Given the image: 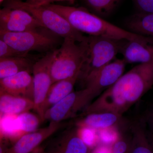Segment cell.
I'll return each mask as SVG.
<instances>
[{
	"instance_id": "36",
	"label": "cell",
	"mask_w": 153,
	"mask_h": 153,
	"mask_svg": "<svg viewBox=\"0 0 153 153\" xmlns=\"http://www.w3.org/2000/svg\"><path fill=\"white\" fill-rule=\"evenodd\" d=\"M7 1H8V0H7Z\"/></svg>"
},
{
	"instance_id": "20",
	"label": "cell",
	"mask_w": 153,
	"mask_h": 153,
	"mask_svg": "<svg viewBox=\"0 0 153 153\" xmlns=\"http://www.w3.org/2000/svg\"><path fill=\"white\" fill-rule=\"evenodd\" d=\"M32 66L25 57H0V80L22 70H32Z\"/></svg>"
},
{
	"instance_id": "11",
	"label": "cell",
	"mask_w": 153,
	"mask_h": 153,
	"mask_svg": "<svg viewBox=\"0 0 153 153\" xmlns=\"http://www.w3.org/2000/svg\"><path fill=\"white\" fill-rule=\"evenodd\" d=\"M64 126V123L50 122L45 127L19 137L12 146L7 148L5 153H30L41 146L44 141L60 130Z\"/></svg>"
},
{
	"instance_id": "7",
	"label": "cell",
	"mask_w": 153,
	"mask_h": 153,
	"mask_svg": "<svg viewBox=\"0 0 153 153\" xmlns=\"http://www.w3.org/2000/svg\"><path fill=\"white\" fill-rule=\"evenodd\" d=\"M56 50L57 49H54L48 52L32 66L34 110L42 122L45 121L44 107L45 101L49 89L53 84L50 66Z\"/></svg>"
},
{
	"instance_id": "34",
	"label": "cell",
	"mask_w": 153,
	"mask_h": 153,
	"mask_svg": "<svg viewBox=\"0 0 153 153\" xmlns=\"http://www.w3.org/2000/svg\"><path fill=\"white\" fill-rule=\"evenodd\" d=\"M2 116L3 115H2L1 114H0V126H1V121L2 117ZM0 133H1V132H0Z\"/></svg>"
},
{
	"instance_id": "14",
	"label": "cell",
	"mask_w": 153,
	"mask_h": 153,
	"mask_svg": "<svg viewBox=\"0 0 153 153\" xmlns=\"http://www.w3.org/2000/svg\"><path fill=\"white\" fill-rule=\"evenodd\" d=\"M120 53L126 63H148L153 59V44L123 40Z\"/></svg>"
},
{
	"instance_id": "35",
	"label": "cell",
	"mask_w": 153,
	"mask_h": 153,
	"mask_svg": "<svg viewBox=\"0 0 153 153\" xmlns=\"http://www.w3.org/2000/svg\"><path fill=\"white\" fill-rule=\"evenodd\" d=\"M4 0H0V4H1V3H2L3 2V1H4Z\"/></svg>"
},
{
	"instance_id": "28",
	"label": "cell",
	"mask_w": 153,
	"mask_h": 153,
	"mask_svg": "<svg viewBox=\"0 0 153 153\" xmlns=\"http://www.w3.org/2000/svg\"><path fill=\"white\" fill-rule=\"evenodd\" d=\"M12 56L25 57L24 55L13 51L5 42L0 39V57Z\"/></svg>"
},
{
	"instance_id": "13",
	"label": "cell",
	"mask_w": 153,
	"mask_h": 153,
	"mask_svg": "<svg viewBox=\"0 0 153 153\" xmlns=\"http://www.w3.org/2000/svg\"><path fill=\"white\" fill-rule=\"evenodd\" d=\"M32 70H22L0 80V87L13 95L33 100V82Z\"/></svg>"
},
{
	"instance_id": "33",
	"label": "cell",
	"mask_w": 153,
	"mask_h": 153,
	"mask_svg": "<svg viewBox=\"0 0 153 153\" xmlns=\"http://www.w3.org/2000/svg\"><path fill=\"white\" fill-rule=\"evenodd\" d=\"M76 0H51L50 4H53L55 2H68L71 4H74Z\"/></svg>"
},
{
	"instance_id": "29",
	"label": "cell",
	"mask_w": 153,
	"mask_h": 153,
	"mask_svg": "<svg viewBox=\"0 0 153 153\" xmlns=\"http://www.w3.org/2000/svg\"><path fill=\"white\" fill-rule=\"evenodd\" d=\"M89 153H113L111 146L100 144L91 150Z\"/></svg>"
},
{
	"instance_id": "3",
	"label": "cell",
	"mask_w": 153,
	"mask_h": 153,
	"mask_svg": "<svg viewBox=\"0 0 153 153\" xmlns=\"http://www.w3.org/2000/svg\"><path fill=\"white\" fill-rule=\"evenodd\" d=\"M123 40L102 36H85L80 42L84 49L85 60L79 79L85 81L111 62L120 53Z\"/></svg>"
},
{
	"instance_id": "22",
	"label": "cell",
	"mask_w": 153,
	"mask_h": 153,
	"mask_svg": "<svg viewBox=\"0 0 153 153\" xmlns=\"http://www.w3.org/2000/svg\"><path fill=\"white\" fill-rule=\"evenodd\" d=\"M20 130L23 135L36 131L42 123L38 114L36 115L30 111H26L17 114Z\"/></svg>"
},
{
	"instance_id": "2",
	"label": "cell",
	"mask_w": 153,
	"mask_h": 153,
	"mask_svg": "<svg viewBox=\"0 0 153 153\" xmlns=\"http://www.w3.org/2000/svg\"><path fill=\"white\" fill-rule=\"evenodd\" d=\"M44 6L63 16L75 30L80 33H86L91 36L153 44V38L140 36L122 29L92 13L85 8L54 3Z\"/></svg>"
},
{
	"instance_id": "6",
	"label": "cell",
	"mask_w": 153,
	"mask_h": 153,
	"mask_svg": "<svg viewBox=\"0 0 153 153\" xmlns=\"http://www.w3.org/2000/svg\"><path fill=\"white\" fill-rule=\"evenodd\" d=\"M70 38L63 39L50 66L53 83L75 76L81 71L85 60L83 47Z\"/></svg>"
},
{
	"instance_id": "26",
	"label": "cell",
	"mask_w": 153,
	"mask_h": 153,
	"mask_svg": "<svg viewBox=\"0 0 153 153\" xmlns=\"http://www.w3.org/2000/svg\"><path fill=\"white\" fill-rule=\"evenodd\" d=\"M138 13H153V0H132Z\"/></svg>"
},
{
	"instance_id": "16",
	"label": "cell",
	"mask_w": 153,
	"mask_h": 153,
	"mask_svg": "<svg viewBox=\"0 0 153 153\" xmlns=\"http://www.w3.org/2000/svg\"><path fill=\"white\" fill-rule=\"evenodd\" d=\"M32 100L13 95L0 87V114H19L34 109Z\"/></svg>"
},
{
	"instance_id": "24",
	"label": "cell",
	"mask_w": 153,
	"mask_h": 153,
	"mask_svg": "<svg viewBox=\"0 0 153 153\" xmlns=\"http://www.w3.org/2000/svg\"><path fill=\"white\" fill-rule=\"evenodd\" d=\"M100 144L112 146L120 138V133L117 127L97 130Z\"/></svg>"
},
{
	"instance_id": "12",
	"label": "cell",
	"mask_w": 153,
	"mask_h": 153,
	"mask_svg": "<svg viewBox=\"0 0 153 153\" xmlns=\"http://www.w3.org/2000/svg\"><path fill=\"white\" fill-rule=\"evenodd\" d=\"M49 152L47 153H89L90 150L79 137L76 126L58 134Z\"/></svg>"
},
{
	"instance_id": "18",
	"label": "cell",
	"mask_w": 153,
	"mask_h": 153,
	"mask_svg": "<svg viewBox=\"0 0 153 153\" xmlns=\"http://www.w3.org/2000/svg\"><path fill=\"white\" fill-rule=\"evenodd\" d=\"M80 72L73 77L59 80L52 84L47 94L44 105L45 113L47 110L73 91L74 85L79 79Z\"/></svg>"
},
{
	"instance_id": "5",
	"label": "cell",
	"mask_w": 153,
	"mask_h": 153,
	"mask_svg": "<svg viewBox=\"0 0 153 153\" xmlns=\"http://www.w3.org/2000/svg\"><path fill=\"white\" fill-rule=\"evenodd\" d=\"M42 29L16 32L0 30V39L13 51L25 56L32 51L52 49L58 44L60 37Z\"/></svg>"
},
{
	"instance_id": "32",
	"label": "cell",
	"mask_w": 153,
	"mask_h": 153,
	"mask_svg": "<svg viewBox=\"0 0 153 153\" xmlns=\"http://www.w3.org/2000/svg\"><path fill=\"white\" fill-rule=\"evenodd\" d=\"M30 153H47V152L44 148L42 146H40Z\"/></svg>"
},
{
	"instance_id": "8",
	"label": "cell",
	"mask_w": 153,
	"mask_h": 153,
	"mask_svg": "<svg viewBox=\"0 0 153 153\" xmlns=\"http://www.w3.org/2000/svg\"><path fill=\"white\" fill-rule=\"evenodd\" d=\"M90 101L85 88L77 91H73L47 110L44 115V120L57 123H63L74 117L81 109H84Z\"/></svg>"
},
{
	"instance_id": "10",
	"label": "cell",
	"mask_w": 153,
	"mask_h": 153,
	"mask_svg": "<svg viewBox=\"0 0 153 153\" xmlns=\"http://www.w3.org/2000/svg\"><path fill=\"white\" fill-rule=\"evenodd\" d=\"M44 28L27 11L6 3L0 9V30L8 32H22Z\"/></svg>"
},
{
	"instance_id": "23",
	"label": "cell",
	"mask_w": 153,
	"mask_h": 153,
	"mask_svg": "<svg viewBox=\"0 0 153 153\" xmlns=\"http://www.w3.org/2000/svg\"><path fill=\"white\" fill-rule=\"evenodd\" d=\"M76 127L79 137L90 150L100 144L97 130L85 127Z\"/></svg>"
},
{
	"instance_id": "4",
	"label": "cell",
	"mask_w": 153,
	"mask_h": 153,
	"mask_svg": "<svg viewBox=\"0 0 153 153\" xmlns=\"http://www.w3.org/2000/svg\"><path fill=\"white\" fill-rule=\"evenodd\" d=\"M6 3L28 12L43 28L60 38H70L78 43L84 39L82 33L75 30L63 16L46 6L33 5L22 0H8Z\"/></svg>"
},
{
	"instance_id": "31",
	"label": "cell",
	"mask_w": 153,
	"mask_h": 153,
	"mask_svg": "<svg viewBox=\"0 0 153 153\" xmlns=\"http://www.w3.org/2000/svg\"><path fill=\"white\" fill-rule=\"evenodd\" d=\"M4 138V136L1 134L0 133V153H5L7 149L6 148L4 144V142H3Z\"/></svg>"
},
{
	"instance_id": "19",
	"label": "cell",
	"mask_w": 153,
	"mask_h": 153,
	"mask_svg": "<svg viewBox=\"0 0 153 153\" xmlns=\"http://www.w3.org/2000/svg\"><path fill=\"white\" fill-rule=\"evenodd\" d=\"M125 25L129 32L153 38V13L137 12L126 20Z\"/></svg>"
},
{
	"instance_id": "30",
	"label": "cell",
	"mask_w": 153,
	"mask_h": 153,
	"mask_svg": "<svg viewBox=\"0 0 153 153\" xmlns=\"http://www.w3.org/2000/svg\"><path fill=\"white\" fill-rule=\"evenodd\" d=\"M51 0H26V2L35 6H44L51 3Z\"/></svg>"
},
{
	"instance_id": "9",
	"label": "cell",
	"mask_w": 153,
	"mask_h": 153,
	"mask_svg": "<svg viewBox=\"0 0 153 153\" xmlns=\"http://www.w3.org/2000/svg\"><path fill=\"white\" fill-rule=\"evenodd\" d=\"M126 64L123 59H117L102 67L84 81L91 100L120 78L124 72Z\"/></svg>"
},
{
	"instance_id": "17",
	"label": "cell",
	"mask_w": 153,
	"mask_h": 153,
	"mask_svg": "<svg viewBox=\"0 0 153 153\" xmlns=\"http://www.w3.org/2000/svg\"><path fill=\"white\" fill-rule=\"evenodd\" d=\"M131 142L129 153H153V142L142 119L131 126Z\"/></svg>"
},
{
	"instance_id": "15",
	"label": "cell",
	"mask_w": 153,
	"mask_h": 153,
	"mask_svg": "<svg viewBox=\"0 0 153 153\" xmlns=\"http://www.w3.org/2000/svg\"><path fill=\"white\" fill-rule=\"evenodd\" d=\"M122 116L111 112L93 113L82 115L75 123L77 127H85L96 130L117 127L122 122Z\"/></svg>"
},
{
	"instance_id": "21",
	"label": "cell",
	"mask_w": 153,
	"mask_h": 153,
	"mask_svg": "<svg viewBox=\"0 0 153 153\" xmlns=\"http://www.w3.org/2000/svg\"><path fill=\"white\" fill-rule=\"evenodd\" d=\"M88 11L103 19L109 16L122 0H81Z\"/></svg>"
},
{
	"instance_id": "1",
	"label": "cell",
	"mask_w": 153,
	"mask_h": 153,
	"mask_svg": "<svg viewBox=\"0 0 153 153\" xmlns=\"http://www.w3.org/2000/svg\"><path fill=\"white\" fill-rule=\"evenodd\" d=\"M153 86V59L123 74L84 108L82 115L111 112L123 115Z\"/></svg>"
},
{
	"instance_id": "27",
	"label": "cell",
	"mask_w": 153,
	"mask_h": 153,
	"mask_svg": "<svg viewBox=\"0 0 153 153\" xmlns=\"http://www.w3.org/2000/svg\"><path fill=\"white\" fill-rule=\"evenodd\" d=\"M142 119L153 141V107L148 110Z\"/></svg>"
},
{
	"instance_id": "25",
	"label": "cell",
	"mask_w": 153,
	"mask_h": 153,
	"mask_svg": "<svg viewBox=\"0 0 153 153\" xmlns=\"http://www.w3.org/2000/svg\"><path fill=\"white\" fill-rule=\"evenodd\" d=\"M130 139L121 137L117 141L111 146L113 153H129L130 149Z\"/></svg>"
}]
</instances>
